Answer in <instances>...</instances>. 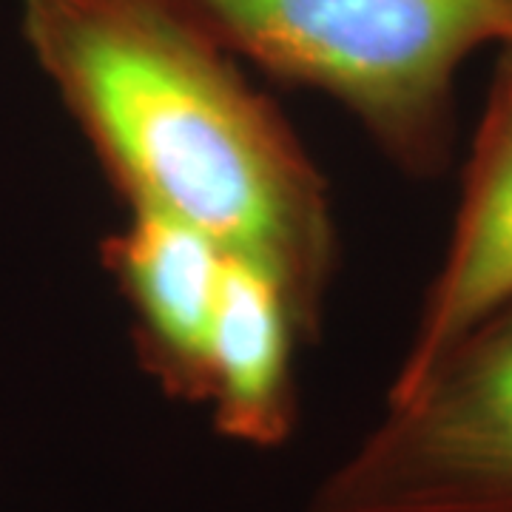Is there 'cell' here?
<instances>
[{
    "instance_id": "obj_1",
    "label": "cell",
    "mask_w": 512,
    "mask_h": 512,
    "mask_svg": "<svg viewBox=\"0 0 512 512\" xmlns=\"http://www.w3.org/2000/svg\"><path fill=\"white\" fill-rule=\"evenodd\" d=\"M20 29L131 214L274 276L313 339L339 268L328 183L234 55L165 0H23Z\"/></svg>"
},
{
    "instance_id": "obj_2",
    "label": "cell",
    "mask_w": 512,
    "mask_h": 512,
    "mask_svg": "<svg viewBox=\"0 0 512 512\" xmlns=\"http://www.w3.org/2000/svg\"><path fill=\"white\" fill-rule=\"evenodd\" d=\"M225 52L328 94L399 171L436 180L456 154V77L512 40V0H165Z\"/></svg>"
},
{
    "instance_id": "obj_3",
    "label": "cell",
    "mask_w": 512,
    "mask_h": 512,
    "mask_svg": "<svg viewBox=\"0 0 512 512\" xmlns=\"http://www.w3.org/2000/svg\"><path fill=\"white\" fill-rule=\"evenodd\" d=\"M305 512H512V302L387 399Z\"/></svg>"
},
{
    "instance_id": "obj_4",
    "label": "cell",
    "mask_w": 512,
    "mask_h": 512,
    "mask_svg": "<svg viewBox=\"0 0 512 512\" xmlns=\"http://www.w3.org/2000/svg\"><path fill=\"white\" fill-rule=\"evenodd\" d=\"M512 302V72L495 63L476 137L461 171L456 222L424 293L413 339L387 399L424 379L447 350Z\"/></svg>"
},
{
    "instance_id": "obj_5",
    "label": "cell",
    "mask_w": 512,
    "mask_h": 512,
    "mask_svg": "<svg viewBox=\"0 0 512 512\" xmlns=\"http://www.w3.org/2000/svg\"><path fill=\"white\" fill-rule=\"evenodd\" d=\"M100 259L131 311L140 367L165 396L202 404L205 350L228 254L183 222L131 214L103 239Z\"/></svg>"
},
{
    "instance_id": "obj_6",
    "label": "cell",
    "mask_w": 512,
    "mask_h": 512,
    "mask_svg": "<svg viewBox=\"0 0 512 512\" xmlns=\"http://www.w3.org/2000/svg\"><path fill=\"white\" fill-rule=\"evenodd\" d=\"M305 342L274 276L228 256L205 350L202 404L217 433L248 447H282L296 427L293 353Z\"/></svg>"
},
{
    "instance_id": "obj_7",
    "label": "cell",
    "mask_w": 512,
    "mask_h": 512,
    "mask_svg": "<svg viewBox=\"0 0 512 512\" xmlns=\"http://www.w3.org/2000/svg\"><path fill=\"white\" fill-rule=\"evenodd\" d=\"M498 63L512 72V40H507L504 46H498Z\"/></svg>"
}]
</instances>
